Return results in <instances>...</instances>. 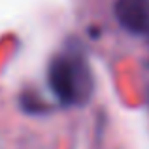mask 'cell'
<instances>
[{
  "instance_id": "cell-2",
  "label": "cell",
  "mask_w": 149,
  "mask_h": 149,
  "mask_svg": "<svg viewBox=\"0 0 149 149\" xmlns=\"http://www.w3.org/2000/svg\"><path fill=\"white\" fill-rule=\"evenodd\" d=\"M115 19L132 34H149V0H117Z\"/></svg>"
},
{
  "instance_id": "cell-1",
  "label": "cell",
  "mask_w": 149,
  "mask_h": 149,
  "mask_svg": "<svg viewBox=\"0 0 149 149\" xmlns=\"http://www.w3.org/2000/svg\"><path fill=\"white\" fill-rule=\"evenodd\" d=\"M49 87L64 106L85 104L93 91V76L81 53H62L49 62Z\"/></svg>"
},
{
  "instance_id": "cell-3",
  "label": "cell",
  "mask_w": 149,
  "mask_h": 149,
  "mask_svg": "<svg viewBox=\"0 0 149 149\" xmlns=\"http://www.w3.org/2000/svg\"><path fill=\"white\" fill-rule=\"evenodd\" d=\"M19 104H21L23 111L30 113V115H44V113L49 111L47 102L36 91H23L21 96H19Z\"/></svg>"
}]
</instances>
